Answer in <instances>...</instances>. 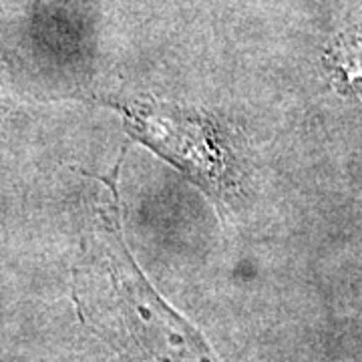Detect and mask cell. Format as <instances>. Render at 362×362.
<instances>
[{
	"label": "cell",
	"mask_w": 362,
	"mask_h": 362,
	"mask_svg": "<svg viewBox=\"0 0 362 362\" xmlns=\"http://www.w3.org/2000/svg\"><path fill=\"white\" fill-rule=\"evenodd\" d=\"M77 282L85 318L135 362H220L187 320L157 296L121 240L119 223Z\"/></svg>",
	"instance_id": "6da1fadb"
},
{
	"label": "cell",
	"mask_w": 362,
	"mask_h": 362,
	"mask_svg": "<svg viewBox=\"0 0 362 362\" xmlns=\"http://www.w3.org/2000/svg\"><path fill=\"white\" fill-rule=\"evenodd\" d=\"M133 139L168 159L199 189L226 199L235 183L233 157L211 119L175 105L133 101L117 105Z\"/></svg>",
	"instance_id": "7a4b0ae2"
},
{
	"label": "cell",
	"mask_w": 362,
	"mask_h": 362,
	"mask_svg": "<svg viewBox=\"0 0 362 362\" xmlns=\"http://www.w3.org/2000/svg\"><path fill=\"white\" fill-rule=\"evenodd\" d=\"M324 61L337 89L362 99V25L338 35L326 49Z\"/></svg>",
	"instance_id": "3957f363"
}]
</instances>
